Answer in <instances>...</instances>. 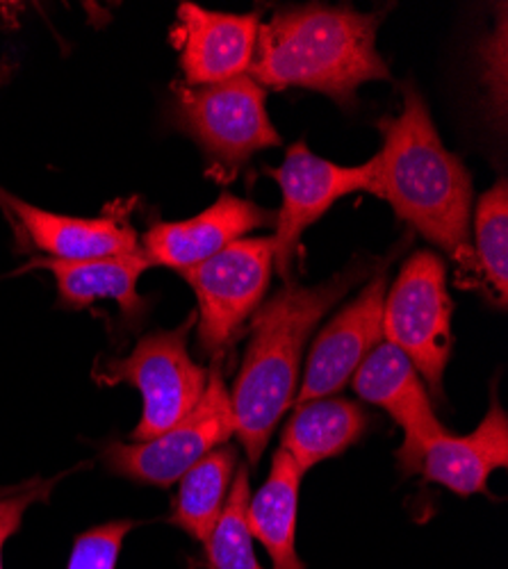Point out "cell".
<instances>
[{
    "mask_svg": "<svg viewBox=\"0 0 508 569\" xmlns=\"http://www.w3.org/2000/svg\"><path fill=\"white\" fill-rule=\"evenodd\" d=\"M508 189L501 178L479 199L475 212V240L479 271L490 284L497 303L504 308L508 299Z\"/></svg>",
    "mask_w": 508,
    "mask_h": 569,
    "instance_id": "obj_21",
    "label": "cell"
},
{
    "mask_svg": "<svg viewBox=\"0 0 508 569\" xmlns=\"http://www.w3.org/2000/svg\"><path fill=\"white\" fill-rule=\"evenodd\" d=\"M137 521L117 519L80 533L73 542L67 569H117V560L126 536Z\"/></svg>",
    "mask_w": 508,
    "mask_h": 569,
    "instance_id": "obj_22",
    "label": "cell"
},
{
    "mask_svg": "<svg viewBox=\"0 0 508 569\" xmlns=\"http://www.w3.org/2000/svg\"><path fill=\"white\" fill-rule=\"evenodd\" d=\"M182 53L180 69L190 87L217 84L249 73L260 14L210 12L195 3L178 6Z\"/></svg>",
    "mask_w": 508,
    "mask_h": 569,
    "instance_id": "obj_13",
    "label": "cell"
},
{
    "mask_svg": "<svg viewBox=\"0 0 508 569\" xmlns=\"http://www.w3.org/2000/svg\"><path fill=\"white\" fill-rule=\"evenodd\" d=\"M384 338L442 395L451 353V299L445 262L434 251H418L404 262L384 303Z\"/></svg>",
    "mask_w": 508,
    "mask_h": 569,
    "instance_id": "obj_6",
    "label": "cell"
},
{
    "mask_svg": "<svg viewBox=\"0 0 508 569\" xmlns=\"http://www.w3.org/2000/svg\"><path fill=\"white\" fill-rule=\"evenodd\" d=\"M265 99V89L251 76L201 87L182 84L176 87L173 121L219 164L238 169L253 153L281 147Z\"/></svg>",
    "mask_w": 508,
    "mask_h": 569,
    "instance_id": "obj_5",
    "label": "cell"
},
{
    "mask_svg": "<svg viewBox=\"0 0 508 569\" xmlns=\"http://www.w3.org/2000/svg\"><path fill=\"white\" fill-rule=\"evenodd\" d=\"M303 469L290 453H273L262 488L249 499L247 525L271 558L273 569H306L297 553V510Z\"/></svg>",
    "mask_w": 508,
    "mask_h": 569,
    "instance_id": "obj_17",
    "label": "cell"
},
{
    "mask_svg": "<svg viewBox=\"0 0 508 569\" xmlns=\"http://www.w3.org/2000/svg\"><path fill=\"white\" fill-rule=\"evenodd\" d=\"M381 21L384 12L360 14L329 6L276 12L258 28L247 76L260 87H303L347 106L360 84L390 80V69L377 51Z\"/></svg>",
    "mask_w": 508,
    "mask_h": 569,
    "instance_id": "obj_3",
    "label": "cell"
},
{
    "mask_svg": "<svg viewBox=\"0 0 508 569\" xmlns=\"http://www.w3.org/2000/svg\"><path fill=\"white\" fill-rule=\"evenodd\" d=\"M238 451L221 445L185 471L178 481V495L171 506V525L195 540L206 542L219 521L230 486H233Z\"/></svg>",
    "mask_w": 508,
    "mask_h": 569,
    "instance_id": "obj_19",
    "label": "cell"
},
{
    "mask_svg": "<svg viewBox=\"0 0 508 569\" xmlns=\"http://www.w3.org/2000/svg\"><path fill=\"white\" fill-rule=\"evenodd\" d=\"M369 273V260H353L315 288L290 280L251 315V342L230 392L233 433L251 465L260 462L276 423L295 403L303 349L315 326Z\"/></svg>",
    "mask_w": 508,
    "mask_h": 569,
    "instance_id": "obj_1",
    "label": "cell"
},
{
    "mask_svg": "<svg viewBox=\"0 0 508 569\" xmlns=\"http://www.w3.org/2000/svg\"><path fill=\"white\" fill-rule=\"evenodd\" d=\"M384 147L375 167V194L395 214L440 247L458 264H470V219L475 189L468 169L449 153L415 84L404 87V110L381 119Z\"/></svg>",
    "mask_w": 508,
    "mask_h": 569,
    "instance_id": "obj_2",
    "label": "cell"
},
{
    "mask_svg": "<svg viewBox=\"0 0 508 569\" xmlns=\"http://www.w3.org/2000/svg\"><path fill=\"white\" fill-rule=\"evenodd\" d=\"M386 282L388 269H381L317 336L308 353L303 383L295 397V406L338 395L360 362L381 345Z\"/></svg>",
    "mask_w": 508,
    "mask_h": 569,
    "instance_id": "obj_10",
    "label": "cell"
},
{
    "mask_svg": "<svg viewBox=\"0 0 508 569\" xmlns=\"http://www.w3.org/2000/svg\"><path fill=\"white\" fill-rule=\"evenodd\" d=\"M295 408L281 436V449L303 471L353 447L369 423L365 410L349 399H317Z\"/></svg>",
    "mask_w": 508,
    "mask_h": 569,
    "instance_id": "obj_18",
    "label": "cell"
},
{
    "mask_svg": "<svg viewBox=\"0 0 508 569\" xmlns=\"http://www.w3.org/2000/svg\"><path fill=\"white\" fill-rule=\"evenodd\" d=\"M508 465V417L492 397V406L477 431L454 438L447 431L436 436L420 456L418 473L436 486L460 497L488 495V479L495 469Z\"/></svg>",
    "mask_w": 508,
    "mask_h": 569,
    "instance_id": "obj_15",
    "label": "cell"
},
{
    "mask_svg": "<svg viewBox=\"0 0 508 569\" xmlns=\"http://www.w3.org/2000/svg\"><path fill=\"white\" fill-rule=\"evenodd\" d=\"M0 208H6L19 221L34 249L49 253L51 260L84 262L140 251L137 232L114 214L99 219L56 214L34 208L3 189H0Z\"/></svg>",
    "mask_w": 508,
    "mask_h": 569,
    "instance_id": "obj_14",
    "label": "cell"
},
{
    "mask_svg": "<svg viewBox=\"0 0 508 569\" xmlns=\"http://www.w3.org/2000/svg\"><path fill=\"white\" fill-rule=\"evenodd\" d=\"M273 269L271 237L238 240L210 260L180 271L199 301V345L221 356L258 310Z\"/></svg>",
    "mask_w": 508,
    "mask_h": 569,
    "instance_id": "obj_8",
    "label": "cell"
},
{
    "mask_svg": "<svg viewBox=\"0 0 508 569\" xmlns=\"http://www.w3.org/2000/svg\"><path fill=\"white\" fill-rule=\"evenodd\" d=\"M56 483H58V479L32 481L23 488L12 490V495H8V492L0 495V569H3L6 542L19 531L26 510L37 501L49 499Z\"/></svg>",
    "mask_w": 508,
    "mask_h": 569,
    "instance_id": "obj_23",
    "label": "cell"
},
{
    "mask_svg": "<svg viewBox=\"0 0 508 569\" xmlns=\"http://www.w3.org/2000/svg\"><path fill=\"white\" fill-rule=\"evenodd\" d=\"M49 269L56 276L60 303L71 310H82L94 301L110 299L117 301L126 321H140L147 301L137 295V280L151 269L153 264L140 251L99 258V260H84V262H62V260H34L28 269Z\"/></svg>",
    "mask_w": 508,
    "mask_h": 569,
    "instance_id": "obj_16",
    "label": "cell"
},
{
    "mask_svg": "<svg viewBox=\"0 0 508 569\" xmlns=\"http://www.w3.org/2000/svg\"><path fill=\"white\" fill-rule=\"evenodd\" d=\"M0 80H3V76H0Z\"/></svg>",
    "mask_w": 508,
    "mask_h": 569,
    "instance_id": "obj_25",
    "label": "cell"
},
{
    "mask_svg": "<svg viewBox=\"0 0 508 569\" xmlns=\"http://www.w3.org/2000/svg\"><path fill=\"white\" fill-rule=\"evenodd\" d=\"M271 221H276L273 212L247 199L221 194L206 212L192 219L156 223L145 234L140 249L151 264L185 271Z\"/></svg>",
    "mask_w": 508,
    "mask_h": 569,
    "instance_id": "obj_12",
    "label": "cell"
},
{
    "mask_svg": "<svg viewBox=\"0 0 508 569\" xmlns=\"http://www.w3.org/2000/svg\"><path fill=\"white\" fill-rule=\"evenodd\" d=\"M197 315L173 330H158L137 342L126 358L108 360L97 369L101 386L130 383L142 392L145 410L130 440L149 442L188 417L208 388V369L188 353V336Z\"/></svg>",
    "mask_w": 508,
    "mask_h": 569,
    "instance_id": "obj_4",
    "label": "cell"
},
{
    "mask_svg": "<svg viewBox=\"0 0 508 569\" xmlns=\"http://www.w3.org/2000/svg\"><path fill=\"white\" fill-rule=\"evenodd\" d=\"M3 492H6V490H0V495H3Z\"/></svg>",
    "mask_w": 508,
    "mask_h": 569,
    "instance_id": "obj_24",
    "label": "cell"
},
{
    "mask_svg": "<svg viewBox=\"0 0 508 569\" xmlns=\"http://www.w3.org/2000/svg\"><path fill=\"white\" fill-rule=\"evenodd\" d=\"M230 436H233L230 392L223 383L221 362L215 360L212 369L208 371L203 399L188 417L149 442L108 445L103 460L117 477L145 486L171 488L203 456L221 445H228Z\"/></svg>",
    "mask_w": 508,
    "mask_h": 569,
    "instance_id": "obj_7",
    "label": "cell"
},
{
    "mask_svg": "<svg viewBox=\"0 0 508 569\" xmlns=\"http://www.w3.org/2000/svg\"><path fill=\"white\" fill-rule=\"evenodd\" d=\"M351 381L353 392L362 401L386 408L401 426L404 445L397 451L399 467L404 473H418L422 449L445 431L418 369L401 349L384 342L360 362Z\"/></svg>",
    "mask_w": 508,
    "mask_h": 569,
    "instance_id": "obj_11",
    "label": "cell"
},
{
    "mask_svg": "<svg viewBox=\"0 0 508 569\" xmlns=\"http://www.w3.org/2000/svg\"><path fill=\"white\" fill-rule=\"evenodd\" d=\"M279 182L283 206L276 214V234L271 237L273 267L286 282L301 234L315 221L325 217L336 201L353 192L375 194V167L372 160L360 167H340L315 156L306 141H297L286 153L279 169H267Z\"/></svg>",
    "mask_w": 508,
    "mask_h": 569,
    "instance_id": "obj_9",
    "label": "cell"
},
{
    "mask_svg": "<svg viewBox=\"0 0 508 569\" xmlns=\"http://www.w3.org/2000/svg\"><path fill=\"white\" fill-rule=\"evenodd\" d=\"M249 499V469L240 467L219 521L203 542L208 569H262L253 553L251 531L247 525Z\"/></svg>",
    "mask_w": 508,
    "mask_h": 569,
    "instance_id": "obj_20",
    "label": "cell"
}]
</instances>
